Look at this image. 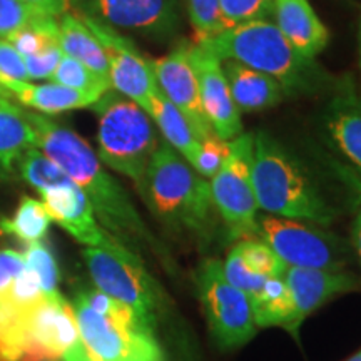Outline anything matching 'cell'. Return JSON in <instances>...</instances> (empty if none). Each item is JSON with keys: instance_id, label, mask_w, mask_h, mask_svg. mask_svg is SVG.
Instances as JSON below:
<instances>
[{"instance_id": "obj_9", "label": "cell", "mask_w": 361, "mask_h": 361, "mask_svg": "<svg viewBox=\"0 0 361 361\" xmlns=\"http://www.w3.org/2000/svg\"><path fill=\"white\" fill-rule=\"evenodd\" d=\"M252 137L255 134L243 133L229 141L228 159L209 183L214 206L231 241L261 239L258 202L251 176Z\"/></svg>"}, {"instance_id": "obj_2", "label": "cell", "mask_w": 361, "mask_h": 361, "mask_svg": "<svg viewBox=\"0 0 361 361\" xmlns=\"http://www.w3.org/2000/svg\"><path fill=\"white\" fill-rule=\"evenodd\" d=\"M142 200L179 236L206 247L218 231L211 184L168 142H159L144 179Z\"/></svg>"}, {"instance_id": "obj_40", "label": "cell", "mask_w": 361, "mask_h": 361, "mask_svg": "<svg viewBox=\"0 0 361 361\" xmlns=\"http://www.w3.org/2000/svg\"><path fill=\"white\" fill-rule=\"evenodd\" d=\"M346 361H361V351H358V353L351 356V358H348Z\"/></svg>"}, {"instance_id": "obj_17", "label": "cell", "mask_w": 361, "mask_h": 361, "mask_svg": "<svg viewBox=\"0 0 361 361\" xmlns=\"http://www.w3.org/2000/svg\"><path fill=\"white\" fill-rule=\"evenodd\" d=\"M273 16L278 29L301 57L314 61L329 44L328 27L308 0H274Z\"/></svg>"}, {"instance_id": "obj_24", "label": "cell", "mask_w": 361, "mask_h": 361, "mask_svg": "<svg viewBox=\"0 0 361 361\" xmlns=\"http://www.w3.org/2000/svg\"><path fill=\"white\" fill-rule=\"evenodd\" d=\"M252 318L256 326L284 328L293 336H300V326L295 322V310L290 290H288L284 278H269L264 286L250 298Z\"/></svg>"}, {"instance_id": "obj_28", "label": "cell", "mask_w": 361, "mask_h": 361, "mask_svg": "<svg viewBox=\"0 0 361 361\" xmlns=\"http://www.w3.org/2000/svg\"><path fill=\"white\" fill-rule=\"evenodd\" d=\"M17 173L37 192L69 179L56 162L49 159L39 147L29 149L22 154L19 162H17Z\"/></svg>"}, {"instance_id": "obj_10", "label": "cell", "mask_w": 361, "mask_h": 361, "mask_svg": "<svg viewBox=\"0 0 361 361\" xmlns=\"http://www.w3.org/2000/svg\"><path fill=\"white\" fill-rule=\"evenodd\" d=\"M196 288L211 335L219 348L245 346L256 335L250 298L224 276L223 263L207 258L196 271Z\"/></svg>"}, {"instance_id": "obj_29", "label": "cell", "mask_w": 361, "mask_h": 361, "mask_svg": "<svg viewBox=\"0 0 361 361\" xmlns=\"http://www.w3.org/2000/svg\"><path fill=\"white\" fill-rule=\"evenodd\" d=\"M24 256L25 269H29L39 279L44 296L59 295V268L52 251L44 241L27 245Z\"/></svg>"}, {"instance_id": "obj_14", "label": "cell", "mask_w": 361, "mask_h": 361, "mask_svg": "<svg viewBox=\"0 0 361 361\" xmlns=\"http://www.w3.org/2000/svg\"><path fill=\"white\" fill-rule=\"evenodd\" d=\"M189 49H191V44L183 42L176 45L168 56L149 59V64L154 74L157 89L186 117L189 126L201 141L213 135L214 130L207 123L204 111H202L200 84H197Z\"/></svg>"}, {"instance_id": "obj_31", "label": "cell", "mask_w": 361, "mask_h": 361, "mask_svg": "<svg viewBox=\"0 0 361 361\" xmlns=\"http://www.w3.org/2000/svg\"><path fill=\"white\" fill-rule=\"evenodd\" d=\"M229 141H223L219 135H209L201 139L200 151L192 162V169L204 179H213L219 169L223 168L224 161L229 156Z\"/></svg>"}, {"instance_id": "obj_3", "label": "cell", "mask_w": 361, "mask_h": 361, "mask_svg": "<svg viewBox=\"0 0 361 361\" xmlns=\"http://www.w3.org/2000/svg\"><path fill=\"white\" fill-rule=\"evenodd\" d=\"M252 189L266 213L328 228L338 209L300 157L264 130L252 137Z\"/></svg>"}, {"instance_id": "obj_38", "label": "cell", "mask_w": 361, "mask_h": 361, "mask_svg": "<svg viewBox=\"0 0 361 361\" xmlns=\"http://www.w3.org/2000/svg\"><path fill=\"white\" fill-rule=\"evenodd\" d=\"M351 247H353L356 256H358L361 263V209L358 216H356L355 224H353V236H351Z\"/></svg>"}, {"instance_id": "obj_39", "label": "cell", "mask_w": 361, "mask_h": 361, "mask_svg": "<svg viewBox=\"0 0 361 361\" xmlns=\"http://www.w3.org/2000/svg\"><path fill=\"white\" fill-rule=\"evenodd\" d=\"M358 52H360V67H361V20H360V29H358Z\"/></svg>"}, {"instance_id": "obj_27", "label": "cell", "mask_w": 361, "mask_h": 361, "mask_svg": "<svg viewBox=\"0 0 361 361\" xmlns=\"http://www.w3.org/2000/svg\"><path fill=\"white\" fill-rule=\"evenodd\" d=\"M233 250L238 252L243 264L256 276L281 278L288 269V264L259 238L241 239Z\"/></svg>"}, {"instance_id": "obj_16", "label": "cell", "mask_w": 361, "mask_h": 361, "mask_svg": "<svg viewBox=\"0 0 361 361\" xmlns=\"http://www.w3.org/2000/svg\"><path fill=\"white\" fill-rule=\"evenodd\" d=\"M283 278L290 290L295 322L300 328L311 313L322 308L329 300L360 290L361 286L360 279L348 271H324L288 266Z\"/></svg>"}, {"instance_id": "obj_7", "label": "cell", "mask_w": 361, "mask_h": 361, "mask_svg": "<svg viewBox=\"0 0 361 361\" xmlns=\"http://www.w3.org/2000/svg\"><path fill=\"white\" fill-rule=\"evenodd\" d=\"M82 256L96 290L129 306L156 331L166 313L164 293L147 273L142 258L116 255L99 247H85Z\"/></svg>"}, {"instance_id": "obj_12", "label": "cell", "mask_w": 361, "mask_h": 361, "mask_svg": "<svg viewBox=\"0 0 361 361\" xmlns=\"http://www.w3.org/2000/svg\"><path fill=\"white\" fill-rule=\"evenodd\" d=\"M39 196L54 223L66 229L85 247H99L123 256H137L102 228L87 196L71 179L42 189Z\"/></svg>"}, {"instance_id": "obj_36", "label": "cell", "mask_w": 361, "mask_h": 361, "mask_svg": "<svg viewBox=\"0 0 361 361\" xmlns=\"http://www.w3.org/2000/svg\"><path fill=\"white\" fill-rule=\"evenodd\" d=\"M25 269L24 256L19 251L0 250V290Z\"/></svg>"}, {"instance_id": "obj_23", "label": "cell", "mask_w": 361, "mask_h": 361, "mask_svg": "<svg viewBox=\"0 0 361 361\" xmlns=\"http://www.w3.org/2000/svg\"><path fill=\"white\" fill-rule=\"evenodd\" d=\"M146 112L151 117L152 123L159 128L166 142L176 152H179V156H183L189 164H192L197 151H200L201 141L197 139L196 133L189 126L186 117L180 114L178 107L173 106L166 99L164 94L157 89L147 104Z\"/></svg>"}, {"instance_id": "obj_32", "label": "cell", "mask_w": 361, "mask_h": 361, "mask_svg": "<svg viewBox=\"0 0 361 361\" xmlns=\"http://www.w3.org/2000/svg\"><path fill=\"white\" fill-rule=\"evenodd\" d=\"M221 17L226 29L243 22L266 19L273 13L274 0H219Z\"/></svg>"}, {"instance_id": "obj_19", "label": "cell", "mask_w": 361, "mask_h": 361, "mask_svg": "<svg viewBox=\"0 0 361 361\" xmlns=\"http://www.w3.org/2000/svg\"><path fill=\"white\" fill-rule=\"evenodd\" d=\"M326 134L333 146L361 176V99L345 90L326 112Z\"/></svg>"}, {"instance_id": "obj_1", "label": "cell", "mask_w": 361, "mask_h": 361, "mask_svg": "<svg viewBox=\"0 0 361 361\" xmlns=\"http://www.w3.org/2000/svg\"><path fill=\"white\" fill-rule=\"evenodd\" d=\"M24 114L37 135V147L87 196L102 228L137 256L142 250H159L128 192L107 173L87 141L52 116L29 109Z\"/></svg>"}, {"instance_id": "obj_25", "label": "cell", "mask_w": 361, "mask_h": 361, "mask_svg": "<svg viewBox=\"0 0 361 361\" xmlns=\"http://www.w3.org/2000/svg\"><path fill=\"white\" fill-rule=\"evenodd\" d=\"M51 216L44 202L30 196H22L12 218L0 219V233L11 234L25 245L44 241L51 226Z\"/></svg>"}, {"instance_id": "obj_11", "label": "cell", "mask_w": 361, "mask_h": 361, "mask_svg": "<svg viewBox=\"0 0 361 361\" xmlns=\"http://www.w3.org/2000/svg\"><path fill=\"white\" fill-rule=\"evenodd\" d=\"M79 13L106 52L112 90L139 104L146 111L149 101L157 90L149 57L142 56L133 40L126 39L119 30L82 12Z\"/></svg>"}, {"instance_id": "obj_18", "label": "cell", "mask_w": 361, "mask_h": 361, "mask_svg": "<svg viewBox=\"0 0 361 361\" xmlns=\"http://www.w3.org/2000/svg\"><path fill=\"white\" fill-rule=\"evenodd\" d=\"M0 87L6 90V94L12 101L20 104L24 109L39 112L44 116L87 109L99 101L97 97L56 82L34 84L30 80H6V82H0Z\"/></svg>"}, {"instance_id": "obj_35", "label": "cell", "mask_w": 361, "mask_h": 361, "mask_svg": "<svg viewBox=\"0 0 361 361\" xmlns=\"http://www.w3.org/2000/svg\"><path fill=\"white\" fill-rule=\"evenodd\" d=\"M29 80L24 59L6 39H0V82Z\"/></svg>"}, {"instance_id": "obj_4", "label": "cell", "mask_w": 361, "mask_h": 361, "mask_svg": "<svg viewBox=\"0 0 361 361\" xmlns=\"http://www.w3.org/2000/svg\"><path fill=\"white\" fill-rule=\"evenodd\" d=\"M72 306L80 361H166L156 331L129 306L99 290H80Z\"/></svg>"}, {"instance_id": "obj_20", "label": "cell", "mask_w": 361, "mask_h": 361, "mask_svg": "<svg viewBox=\"0 0 361 361\" xmlns=\"http://www.w3.org/2000/svg\"><path fill=\"white\" fill-rule=\"evenodd\" d=\"M37 147V135L17 106L0 87V179H11L24 152Z\"/></svg>"}, {"instance_id": "obj_37", "label": "cell", "mask_w": 361, "mask_h": 361, "mask_svg": "<svg viewBox=\"0 0 361 361\" xmlns=\"http://www.w3.org/2000/svg\"><path fill=\"white\" fill-rule=\"evenodd\" d=\"M20 2H24L34 12L56 19H61L69 12H75L78 8V0H20Z\"/></svg>"}, {"instance_id": "obj_33", "label": "cell", "mask_w": 361, "mask_h": 361, "mask_svg": "<svg viewBox=\"0 0 361 361\" xmlns=\"http://www.w3.org/2000/svg\"><path fill=\"white\" fill-rule=\"evenodd\" d=\"M39 13L20 0H0V39H8L32 24Z\"/></svg>"}, {"instance_id": "obj_6", "label": "cell", "mask_w": 361, "mask_h": 361, "mask_svg": "<svg viewBox=\"0 0 361 361\" xmlns=\"http://www.w3.org/2000/svg\"><path fill=\"white\" fill-rule=\"evenodd\" d=\"M97 116V157L107 168L133 180L139 194L159 139L146 111L109 90L92 106Z\"/></svg>"}, {"instance_id": "obj_30", "label": "cell", "mask_w": 361, "mask_h": 361, "mask_svg": "<svg viewBox=\"0 0 361 361\" xmlns=\"http://www.w3.org/2000/svg\"><path fill=\"white\" fill-rule=\"evenodd\" d=\"M186 6L194 30V44L213 39L226 29L219 0H186Z\"/></svg>"}, {"instance_id": "obj_15", "label": "cell", "mask_w": 361, "mask_h": 361, "mask_svg": "<svg viewBox=\"0 0 361 361\" xmlns=\"http://www.w3.org/2000/svg\"><path fill=\"white\" fill-rule=\"evenodd\" d=\"M189 54L196 71L202 111L207 123L223 141H233L243 134L241 111L234 104L223 71V62L200 44H191Z\"/></svg>"}, {"instance_id": "obj_22", "label": "cell", "mask_w": 361, "mask_h": 361, "mask_svg": "<svg viewBox=\"0 0 361 361\" xmlns=\"http://www.w3.org/2000/svg\"><path fill=\"white\" fill-rule=\"evenodd\" d=\"M57 42L66 56L82 62L102 79L109 80V64H107L106 52L78 11L66 13L59 19Z\"/></svg>"}, {"instance_id": "obj_21", "label": "cell", "mask_w": 361, "mask_h": 361, "mask_svg": "<svg viewBox=\"0 0 361 361\" xmlns=\"http://www.w3.org/2000/svg\"><path fill=\"white\" fill-rule=\"evenodd\" d=\"M223 71L239 111L255 112L269 109L276 106L286 92L276 79L239 62L223 61Z\"/></svg>"}, {"instance_id": "obj_8", "label": "cell", "mask_w": 361, "mask_h": 361, "mask_svg": "<svg viewBox=\"0 0 361 361\" xmlns=\"http://www.w3.org/2000/svg\"><path fill=\"white\" fill-rule=\"evenodd\" d=\"M259 231L261 239L290 268L345 271L351 261V246L324 226L264 216Z\"/></svg>"}, {"instance_id": "obj_5", "label": "cell", "mask_w": 361, "mask_h": 361, "mask_svg": "<svg viewBox=\"0 0 361 361\" xmlns=\"http://www.w3.org/2000/svg\"><path fill=\"white\" fill-rule=\"evenodd\" d=\"M200 45L223 61H234L276 79L286 92L313 90L324 80L314 61L301 57L276 24L266 19L224 29Z\"/></svg>"}, {"instance_id": "obj_34", "label": "cell", "mask_w": 361, "mask_h": 361, "mask_svg": "<svg viewBox=\"0 0 361 361\" xmlns=\"http://www.w3.org/2000/svg\"><path fill=\"white\" fill-rule=\"evenodd\" d=\"M64 52L61 51L59 44H52L49 47H45L44 51H40L34 56L24 57V64L27 75H29V80H51L54 71L61 62Z\"/></svg>"}, {"instance_id": "obj_26", "label": "cell", "mask_w": 361, "mask_h": 361, "mask_svg": "<svg viewBox=\"0 0 361 361\" xmlns=\"http://www.w3.org/2000/svg\"><path fill=\"white\" fill-rule=\"evenodd\" d=\"M51 82L66 85V87L79 90V92L89 94L101 99L104 94L112 89L109 80L102 79L96 72H92L89 67H85L82 62L75 61L69 56H62L61 62L54 71Z\"/></svg>"}, {"instance_id": "obj_13", "label": "cell", "mask_w": 361, "mask_h": 361, "mask_svg": "<svg viewBox=\"0 0 361 361\" xmlns=\"http://www.w3.org/2000/svg\"><path fill=\"white\" fill-rule=\"evenodd\" d=\"M78 12L116 30L169 37L179 25L176 0H78Z\"/></svg>"}]
</instances>
